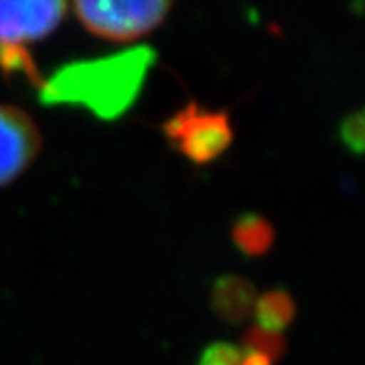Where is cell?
Instances as JSON below:
<instances>
[{
  "label": "cell",
  "mask_w": 365,
  "mask_h": 365,
  "mask_svg": "<svg viewBox=\"0 0 365 365\" xmlns=\"http://www.w3.org/2000/svg\"><path fill=\"white\" fill-rule=\"evenodd\" d=\"M66 11V2H0V43L45 39L61 25Z\"/></svg>",
  "instance_id": "5"
},
{
  "label": "cell",
  "mask_w": 365,
  "mask_h": 365,
  "mask_svg": "<svg viewBox=\"0 0 365 365\" xmlns=\"http://www.w3.org/2000/svg\"><path fill=\"white\" fill-rule=\"evenodd\" d=\"M155 61L157 53L150 47H132L108 57L67 63L43 81L39 102L79 106L100 120H116L138 100Z\"/></svg>",
  "instance_id": "1"
},
{
  "label": "cell",
  "mask_w": 365,
  "mask_h": 365,
  "mask_svg": "<svg viewBox=\"0 0 365 365\" xmlns=\"http://www.w3.org/2000/svg\"><path fill=\"white\" fill-rule=\"evenodd\" d=\"M41 146L35 120L16 106L0 104V187L16 181L39 157Z\"/></svg>",
  "instance_id": "4"
},
{
  "label": "cell",
  "mask_w": 365,
  "mask_h": 365,
  "mask_svg": "<svg viewBox=\"0 0 365 365\" xmlns=\"http://www.w3.org/2000/svg\"><path fill=\"white\" fill-rule=\"evenodd\" d=\"M242 345H244L246 351L260 353L264 357H268L272 364L280 361L284 357V353H287V339H284L282 333L268 331V329H262L258 325L250 327L248 331L244 333Z\"/></svg>",
  "instance_id": "10"
},
{
  "label": "cell",
  "mask_w": 365,
  "mask_h": 365,
  "mask_svg": "<svg viewBox=\"0 0 365 365\" xmlns=\"http://www.w3.org/2000/svg\"><path fill=\"white\" fill-rule=\"evenodd\" d=\"M242 365H274V364L268 359V357L260 355V353L242 349Z\"/></svg>",
  "instance_id": "13"
},
{
  "label": "cell",
  "mask_w": 365,
  "mask_h": 365,
  "mask_svg": "<svg viewBox=\"0 0 365 365\" xmlns=\"http://www.w3.org/2000/svg\"><path fill=\"white\" fill-rule=\"evenodd\" d=\"M364 110H357L341 122L339 136L343 146L353 155L364 153Z\"/></svg>",
  "instance_id": "11"
},
{
  "label": "cell",
  "mask_w": 365,
  "mask_h": 365,
  "mask_svg": "<svg viewBox=\"0 0 365 365\" xmlns=\"http://www.w3.org/2000/svg\"><path fill=\"white\" fill-rule=\"evenodd\" d=\"M0 73L6 79L23 76L31 86L37 88H41L45 81L33 55L23 45H13V43H0Z\"/></svg>",
  "instance_id": "9"
},
{
  "label": "cell",
  "mask_w": 365,
  "mask_h": 365,
  "mask_svg": "<svg viewBox=\"0 0 365 365\" xmlns=\"http://www.w3.org/2000/svg\"><path fill=\"white\" fill-rule=\"evenodd\" d=\"M256 287L240 274L220 276L211 288V309L230 325H242L254 314Z\"/></svg>",
  "instance_id": "6"
},
{
  "label": "cell",
  "mask_w": 365,
  "mask_h": 365,
  "mask_svg": "<svg viewBox=\"0 0 365 365\" xmlns=\"http://www.w3.org/2000/svg\"><path fill=\"white\" fill-rule=\"evenodd\" d=\"M254 317L262 329L282 333L297 317V302L284 288H272L256 299Z\"/></svg>",
  "instance_id": "8"
},
{
  "label": "cell",
  "mask_w": 365,
  "mask_h": 365,
  "mask_svg": "<svg viewBox=\"0 0 365 365\" xmlns=\"http://www.w3.org/2000/svg\"><path fill=\"white\" fill-rule=\"evenodd\" d=\"M165 0H79L73 4L79 23L106 41H132L155 31L170 11Z\"/></svg>",
  "instance_id": "3"
},
{
  "label": "cell",
  "mask_w": 365,
  "mask_h": 365,
  "mask_svg": "<svg viewBox=\"0 0 365 365\" xmlns=\"http://www.w3.org/2000/svg\"><path fill=\"white\" fill-rule=\"evenodd\" d=\"M232 240L235 248L248 258H262L272 250L276 242V230L266 217L258 213H244L235 220L232 227Z\"/></svg>",
  "instance_id": "7"
},
{
  "label": "cell",
  "mask_w": 365,
  "mask_h": 365,
  "mask_svg": "<svg viewBox=\"0 0 365 365\" xmlns=\"http://www.w3.org/2000/svg\"><path fill=\"white\" fill-rule=\"evenodd\" d=\"M163 136L193 165H207L222 157L234 143V126L227 110H211L189 102L173 112L160 126Z\"/></svg>",
  "instance_id": "2"
},
{
  "label": "cell",
  "mask_w": 365,
  "mask_h": 365,
  "mask_svg": "<svg viewBox=\"0 0 365 365\" xmlns=\"http://www.w3.org/2000/svg\"><path fill=\"white\" fill-rule=\"evenodd\" d=\"M197 365H242V349L225 341L211 343L201 353Z\"/></svg>",
  "instance_id": "12"
}]
</instances>
